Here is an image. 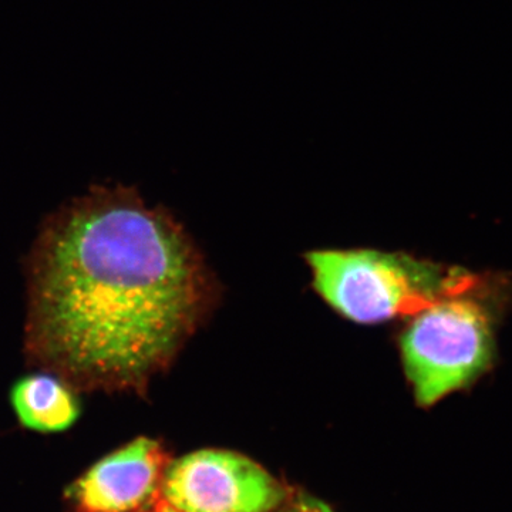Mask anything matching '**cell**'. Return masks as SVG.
<instances>
[{
    "instance_id": "cell-6",
    "label": "cell",
    "mask_w": 512,
    "mask_h": 512,
    "mask_svg": "<svg viewBox=\"0 0 512 512\" xmlns=\"http://www.w3.org/2000/svg\"><path fill=\"white\" fill-rule=\"evenodd\" d=\"M79 390L56 373L42 370L20 377L10 389V403L26 429L62 433L82 414Z\"/></svg>"
},
{
    "instance_id": "cell-1",
    "label": "cell",
    "mask_w": 512,
    "mask_h": 512,
    "mask_svg": "<svg viewBox=\"0 0 512 512\" xmlns=\"http://www.w3.org/2000/svg\"><path fill=\"white\" fill-rule=\"evenodd\" d=\"M212 298L173 217L134 188L93 185L47 218L30 252L26 357L79 392L141 393Z\"/></svg>"
},
{
    "instance_id": "cell-8",
    "label": "cell",
    "mask_w": 512,
    "mask_h": 512,
    "mask_svg": "<svg viewBox=\"0 0 512 512\" xmlns=\"http://www.w3.org/2000/svg\"><path fill=\"white\" fill-rule=\"evenodd\" d=\"M156 512H180L175 510V508L171 507L170 504L165 503L164 500H161L160 503L157 504Z\"/></svg>"
},
{
    "instance_id": "cell-5",
    "label": "cell",
    "mask_w": 512,
    "mask_h": 512,
    "mask_svg": "<svg viewBox=\"0 0 512 512\" xmlns=\"http://www.w3.org/2000/svg\"><path fill=\"white\" fill-rule=\"evenodd\" d=\"M156 440L140 437L101 458L73 488L82 512H136L154 501L168 467Z\"/></svg>"
},
{
    "instance_id": "cell-4",
    "label": "cell",
    "mask_w": 512,
    "mask_h": 512,
    "mask_svg": "<svg viewBox=\"0 0 512 512\" xmlns=\"http://www.w3.org/2000/svg\"><path fill=\"white\" fill-rule=\"evenodd\" d=\"M161 493L180 512H269L285 498L268 471L225 450L195 451L168 464Z\"/></svg>"
},
{
    "instance_id": "cell-3",
    "label": "cell",
    "mask_w": 512,
    "mask_h": 512,
    "mask_svg": "<svg viewBox=\"0 0 512 512\" xmlns=\"http://www.w3.org/2000/svg\"><path fill=\"white\" fill-rule=\"evenodd\" d=\"M493 345L490 318L471 299L446 296L414 315L400 346L419 406H433L483 375Z\"/></svg>"
},
{
    "instance_id": "cell-2",
    "label": "cell",
    "mask_w": 512,
    "mask_h": 512,
    "mask_svg": "<svg viewBox=\"0 0 512 512\" xmlns=\"http://www.w3.org/2000/svg\"><path fill=\"white\" fill-rule=\"evenodd\" d=\"M306 259L319 295L340 315L366 325L417 315L473 285L468 275L373 249L315 251Z\"/></svg>"
},
{
    "instance_id": "cell-7",
    "label": "cell",
    "mask_w": 512,
    "mask_h": 512,
    "mask_svg": "<svg viewBox=\"0 0 512 512\" xmlns=\"http://www.w3.org/2000/svg\"><path fill=\"white\" fill-rule=\"evenodd\" d=\"M282 512H333L328 505L320 503L318 500H313L311 497H302L296 500L295 503L289 505L285 511Z\"/></svg>"
}]
</instances>
